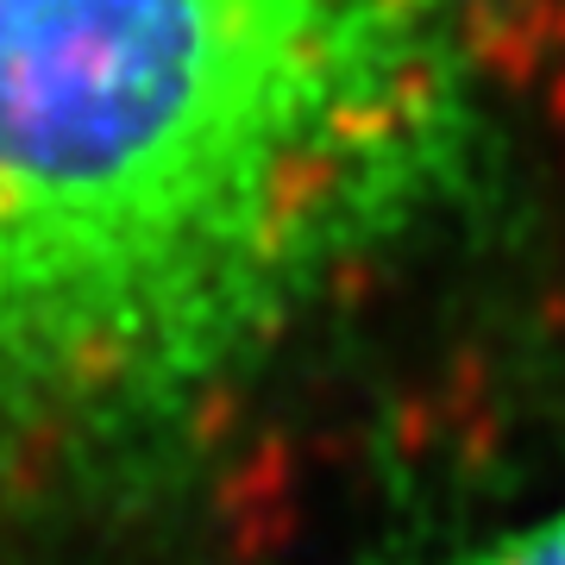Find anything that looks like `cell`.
Masks as SVG:
<instances>
[{
  "label": "cell",
  "mask_w": 565,
  "mask_h": 565,
  "mask_svg": "<svg viewBox=\"0 0 565 565\" xmlns=\"http://www.w3.org/2000/svg\"><path fill=\"white\" fill-rule=\"evenodd\" d=\"M490 0H0V446L126 471L478 163Z\"/></svg>",
  "instance_id": "cell-1"
},
{
  "label": "cell",
  "mask_w": 565,
  "mask_h": 565,
  "mask_svg": "<svg viewBox=\"0 0 565 565\" xmlns=\"http://www.w3.org/2000/svg\"><path fill=\"white\" fill-rule=\"evenodd\" d=\"M465 565H565V503L527 515L522 527L497 534L490 546H478Z\"/></svg>",
  "instance_id": "cell-2"
}]
</instances>
